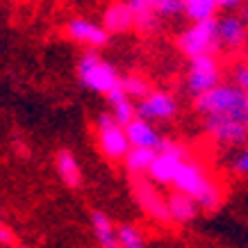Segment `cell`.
Segmentation results:
<instances>
[{
	"label": "cell",
	"mask_w": 248,
	"mask_h": 248,
	"mask_svg": "<svg viewBox=\"0 0 248 248\" xmlns=\"http://www.w3.org/2000/svg\"><path fill=\"white\" fill-rule=\"evenodd\" d=\"M178 114V100L171 91L153 89L137 103V116L143 121H171Z\"/></svg>",
	"instance_id": "obj_10"
},
{
	"label": "cell",
	"mask_w": 248,
	"mask_h": 248,
	"mask_svg": "<svg viewBox=\"0 0 248 248\" xmlns=\"http://www.w3.org/2000/svg\"><path fill=\"white\" fill-rule=\"evenodd\" d=\"M203 125L207 137L221 146H230V148L248 146V121L232 119V116H207Z\"/></svg>",
	"instance_id": "obj_7"
},
{
	"label": "cell",
	"mask_w": 248,
	"mask_h": 248,
	"mask_svg": "<svg viewBox=\"0 0 248 248\" xmlns=\"http://www.w3.org/2000/svg\"><path fill=\"white\" fill-rule=\"evenodd\" d=\"M157 157V151H146V148H130V153L125 155L123 164L132 175H143L151 171L153 162Z\"/></svg>",
	"instance_id": "obj_20"
},
{
	"label": "cell",
	"mask_w": 248,
	"mask_h": 248,
	"mask_svg": "<svg viewBox=\"0 0 248 248\" xmlns=\"http://www.w3.org/2000/svg\"><path fill=\"white\" fill-rule=\"evenodd\" d=\"M121 89L125 91L132 100H143V98L151 93V84H148V80H143L141 76H125L123 80H121Z\"/></svg>",
	"instance_id": "obj_22"
},
{
	"label": "cell",
	"mask_w": 248,
	"mask_h": 248,
	"mask_svg": "<svg viewBox=\"0 0 248 248\" xmlns=\"http://www.w3.org/2000/svg\"><path fill=\"white\" fill-rule=\"evenodd\" d=\"M55 169H57V175L62 178V182L66 187L76 189L82 185V171H80V164H78V157L73 151L68 148H62L55 155Z\"/></svg>",
	"instance_id": "obj_18"
},
{
	"label": "cell",
	"mask_w": 248,
	"mask_h": 248,
	"mask_svg": "<svg viewBox=\"0 0 248 248\" xmlns=\"http://www.w3.org/2000/svg\"><path fill=\"white\" fill-rule=\"evenodd\" d=\"M14 244V232H12V228L5 226L2 221H0V246H12Z\"/></svg>",
	"instance_id": "obj_27"
},
{
	"label": "cell",
	"mask_w": 248,
	"mask_h": 248,
	"mask_svg": "<svg viewBox=\"0 0 248 248\" xmlns=\"http://www.w3.org/2000/svg\"><path fill=\"white\" fill-rule=\"evenodd\" d=\"M244 50L248 53V32H246V41H244Z\"/></svg>",
	"instance_id": "obj_29"
},
{
	"label": "cell",
	"mask_w": 248,
	"mask_h": 248,
	"mask_svg": "<svg viewBox=\"0 0 248 248\" xmlns=\"http://www.w3.org/2000/svg\"><path fill=\"white\" fill-rule=\"evenodd\" d=\"M196 109L207 116H232L248 121V93L237 84L221 82L217 89L207 91L205 96L196 98Z\"/></svg>",
	"instance_id": "obj_2"
},
{
	"label": "cell",
	"mask_w": 248,
	"mask_h": 248,
	"mask_svg": "<svg viewBox=\"0 0 248 248\" xmlns=\"http://www.w3.org/2000/svg\"><path fill=\"white\" fill-rule=\"evenodd\" d=\"M125 135L132 148H146V151H162L166 139H162L157 130L153 128L151 121H143L137 116L132 123L125 125Z\"/></svg>",
	"instance_id": "obj_13"
},
{
	"label": "cell",
	"mask_w": 248,
	"mask_h": 248,
	"mask_svg": "<svg viewBox=\"0 0 248 248\" xmlns=\"http://www.w3.org/2000/svg\"><path fill=\"white\" fill-rule=\"evenodd\" d=\"M166 201H169V217H171L173 223H191L201 212V207H198L194 198L187 194H180V191L169 194Z\"/></svg>",
	"instance_id": "obj_17"
},
{
	"label": "cell",
	"mask_w": 248,
	"mask_h": 248,
	"mask_svg": "<svg viewBox=\"0 0 248 248\" xmlns=\"http://www.w3.org/2000/svg\"><path fill=\"white\" fill-rule=\"evenodd\" d=\"M66 34L76 44H82L87 48H103L109 41V32L103 28V23H96L84 16H76L66 23Z\"/></svg>",
	"instance_id": "obj_11"
},
{
	"label": "cell",
	"mask_w": 248,
	"mask_h": 248,
	"mask_svg": "<svg viewBox=\"0 0 248 248\" xmlns=\"http://www.w3.org/2000/svg\"><path fill=\"white\" fill-rule=\"evenodd\" d=\"M103 28L109 34H123V32L137 28V18L123 0H114L103 12Z\"/></svg>",
	"instance_id": "obj_14"
},
{
	"label": "cell",
	"mask_w": 248,
	"mask_h": 248,
	"mask_svg": "<svg viewBox=\"0 0 248 248\" xmlns=\"http://www.w3.org/2000/svg\"><path fill=\"white\" fill-rule=\"evenodd\" d=\"M78 78L84 89L100 93V96L112 93L116 87H121V80H123L112 62H107L105 57L91 53V50L78 60Z\"/></svg>",
	"instance_id": "obj_3"
},
{
	"label": "cell",
	"mask_w": 248,
	"mask_h": 248,
	"mask_svg": "<svg viewBox=\"0 0 248 248\" xmlns=\"http://www.w3.org/2000/svg\"><path fill=\"white\" fill-rule=\"evenodd\" d=\"M232 84H237L241 91L248 93V62H239L232 68Z\"/></svg>",
	"instance_id": "obj_25"
},
{
	"label": "cell",
	"mask_w": 248,
	"mask_h": 248,
	"mask_svg": "<svg viewBox=\"0 0 248 248\" xmlns=\"http://www.w3.org/2000/svg\"><path fill=\"white\" fill-rule=\"evenodd\" d=\"M246 32H248V21L244 16L237 14L221 16L218 18V48H226V50H232V53L244 48Z\"/></svg>",
	"instance_id": "obj_12"
},
{
	"label": "cell",
	"mask_w": 248,
	"mask_h": 248,
	"mask_svg": "<svg viewBox=\"0 0 248 248\" xmlns=\"http://www.w3.org/2000/svg\"><path fill=\"white\" fill-rule=\"evenodd\" d=\"M107 105H109V114H112L116 123H121L123 128L137 119V103L125 93V91L116 87L112 93H107Z\"/></svg>",
	"instance_id": "obj_16"
},
{
	"label": "cell",
	"mask_w": 248,
	"mask_h": 248,
	"mask_svg": "<svg viewBox=\"0 0 248 248\" xmlns=\"http://www.w3.org/2000/svg\"><path fill=\"white\" fill-rule=\"evenodd\" d=\"M244 0H217V5L218 9H234V7H239Z\"/></svg>",
	"instance_id": "obj_28"
},
{
	"label": "cell",
	"mask_w": 248,
	"mask_h": 248,
	"mask_svg": "<svg viewBox=\"0 0 248 248\" xmlns=\"http://www.w3.org/2000/svg\"><path fill=\"white\" fill-rule=\"evenodd\" d=\"M187 0H157V16L159 18H175L185 16Z\"/></svg>",
	"instance_id": "obj_24"
},
{
	"label": "cell",
	"mask_w": 248,
	"mask_h": 248,
	"mask_svg": "<svg viewBox=\"0 0 248 248\" xmlns=\"http://www.w3.org/2000/svg\"><path fill=\"white\" fill-rule=\"evenodd\" d=\"M96 141L100 153L105 155L107 159L112 162H119V159H125V155L130 153V141L128 135H125V128L116 123L109 112H100L96 119Z\"/></svg>",
	"instance_id": "obj_5"
},
{
	"label": "cell",
	"mask_w": 248,
	"mask_h": 248,
	"mask_svg": "<svg viewBox=\"0 0 248 248\" xmlns=\"http://www.w3.org/2000/svg\"><path fill=\"white\" fill-rule=\"evenodd\" d=\"M246 248H248V246H246Z\"/></svg>",
	"instance_id": "obj_30"
},
{
	"label": "cell",
	"mask_w": 248,
	"mask_h": 248,
	"mask_svg": "<svg viewBox=\"0 0 248 248\" xmlns=\"http://www.w3.org/2000/svg\"><path fill=\"white\" fill-rule=\"evenodd\" d=\"M185 84H187V91L194 98H201L207 91L217 89L221 84V64H218V60L214 55H203V57L189 60Z\"/></svg>",
	"instance_id": "obj_6"
},
{
	"label": "cell",
	"mask_w": 248,
	"mask_h": 248,
	"mask_svg": "<svg viewBox=\"0 0 248 248\" xmlns=\"http://www.w3.org/2000/svg\"><path fill=\"white\" fill-rule=\"evenodd\" d=\"M187 159H189V155L180 143L166 141L164 148L157 151V157H155L151 171H148V178H151L153 185H173L175 175L180 171V166Z\"/></svg>",
	"instance_id": "obj_8"
},
{
	"label": "cell",
	"mask_w": 248,
	"mask_h": 248,
	"mask_svg": "<svg viewBox=\"0 0 248 248\" xmlns=\"http://www.w3.org/2000/svg\"><path fill=\"white\" fill-rule=\"evenodd\" d=\"M217 12H218L217 0H187V5H185V16L191 23L214 21Z\"/></svg>",
	"instance_id": "obj_21"
},
{
	"label": "cell",
	"mask_w": 248,
	"mask_h": 248,
	"mask_svg": "<svg viewBox=\"0 0 248 248\" xmlns=\"http://www.w3.org/2000/svg\"><path fill=\"white\" fill-rule=\"evenodd\" d=\"M132 194H135V201L141 207V212L148 214L153 221H159V223H169L171 221V217H169V201L159 194V189L151 180L137 178L135 185H132Z\"/></svg>",
	"instance_id": "obj_9"
},
{
	"label": "cell",
	"mask_w": 248,
	"mask_h": 248,
	"mask_svg": "<svg viewBox=\"0 0 248 248\" xmlns=\"http://www.w3.org/2000/svg\"><path fill=\"white\" fill-rule=\"evenodd\" d=\"M175 44H178V50L189 60L203 57V55H214V50L218 48V18L189 23L178 34Z\"/></svg>",
	"instance_id": "obj_4"
},
{
	"label": "cell",
	"mask_w": 248,
	"mask_h": 248,
	"mask_svg": "<svg viewBox=\"0 0 248 248\" xmlns=\"http://www.w3.org/2000/svg\"><path fill=\"white\" fill-rule=\"evenodd\" d=\"M232 171L237 175H248V146L239 148L232 157Z\"/></svg>",
	"instance_id": "obj_26"
},
{
	"label": "cell",
	"mask_w": 248,
	"mask_h": 248,
	"mask_svg": "<svg viewBox=\"0 0 248 248\" xmlns=\"http://www.w3.org/2000/svg\"><path fill=\"white\" fill-rule=\"evenodd\" d=\"M137 18V28L143 34H153L159 28L157 16V0H123Z\"/></svg>",
	"instance_id": "obj_15"
},
{
	"label": "cell",
	"mask_w": 248,
	"mask_h": 248,
	"mask_svg": "<svg viewBox=\"0 0 248 248\" xmlns=\"http://www.w3.org/2000/svg\"><path fill=\"white\" fill-rule=\"evenodd\" d=\"M119 244L121 248H146V239L139 228H135L132 223H121L119 228Z\"/></svg>",
	"instance_id": "obj_23"
},
{
	"label": "cell",
	"mask_w": 248,
	"mask_h": 248,
	"mask_svg": "<svg viewBox=\"0 0 248 248\" xmlns=\"http://www.w3.org/2000/svg\"><path fill=\"white\" fill-rule=\"evenodd\" d=\"M119 226H114L112 218L107 217L105 212L93 210L91 212V230L96 234L100 248H121L119 244Z\"/></svg>",
	"instance_id": "obj_19"
},
{
	"label": "cell",
	"mask_w": 248,
	"mask_h": 248,
	"mask_svg": "<svg viewBox=\"0 0 248 248\" xmlns=\"http://www.w3.org/2000/svg\"><path fill=\"white\" fill-rule=\"evenodd\" d=\"M173 189L180 191V194L191 196L198 203V207L205 212L218 210V205L223 203V191L218 187V182L212 180L207 169L198 159L191 157L180 166V171L173 180Z\"/></svg>",
	"instance_id": "obj_1"
}]
</instances>
